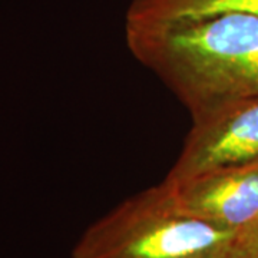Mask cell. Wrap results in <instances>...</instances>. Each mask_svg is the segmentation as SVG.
<instances>
[{
    "label": "cell",
    "mask_w": 258,
    "mask_h": 258,
    "mask_svg": "<svg viewBox=\"0 0 258 258\" xmlns=\"http://www.w3.org/2000/svg\"><path fill=\"white\" fill-rule=\"evenodd\" d=\"M125 40L192 119L258 95V16L225 13L165 26H125Z\"/></svg>",
    "instance_id": "obj_1"
},
{
    "label": "cell",
    "mask_w": 258,
    "mask_h": 258,
    "mask_svg": "<svg viewBox=\"0 0 258 258\" xmlns=\"http://www.w3.org/2000/svg\"><path fill=\"white\" fill-rule=\"evenodd\" d=\"M234 235L182 211L159 182L88 227L71 258H222Z\"/></svg>",
    "instance_id": "obj_2"
},
{
    "label": "cell",
    "mask_w": 258,
    "mask_h": 258,
    "mask_svg": "<svg viewBox=\"0 0 258 258\" xmlns=\"http://www.w3.org/2000/svg\"><path fill=\"white\" fill-rule=\"evenodd\" d=\"M254 161H258V95L230 102L192 119L165 181H184L218 168Z\"/></svg>",
    "instance_id": "obj_3"
},
{
    "label": "cell",
    "mask_w": 258,
    "mask_h": 258,
    "mask_svg": "<svg viewBox=\"0 0 258 258\" xmlns=\"http://www.w3.org/2000/svg\"><path fill=\"white\" fill-rule=\"evenodd\" d=\"M161 184L182 211L214 227L238 232L258 220V161Z\"/></svg>",
    "instance_id": "obj_4"
},
{
    "label": "cell",
    "mask_w": 258,
    "mask_h": 258,
    "mask_svg": "<svg viewBox=\"0 0 258 258\" xmlns=\"http://www.w3.org/2000/svg\"><path fill=\"white\" fill-rule=\"evenodd\" d=\"M225 13L258 16V0H131L125 26H165Z\"/></svg>",
    "instance_id": "obj_5"
},
{
    "label": "cell",
    "mask_w": 258,
    "mask_h": 258,
    "mask_svg": "<svg viewBox=\"0 0 258 258\" xmlns=\"http://www.w3.org/2000/svg\"><path fill=\"white\" fill-rule=\"evenodd\" d=\"M222 258H258V220L235 232Z\"/></svg>",
    "instance_id": "obj_6"
}]
</instances>
